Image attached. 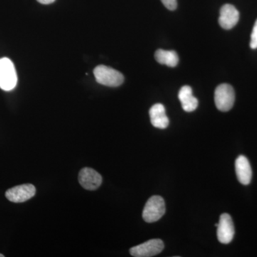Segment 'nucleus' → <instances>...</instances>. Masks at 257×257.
<instances>
[{
	"label": "nucleus",
	"mask_w": 257,
	"mask_h": 257,
	"mask_svg": "<svg viewBox=\"0 0 257 257\" xmlns=\"http://www.w3.org/2000/svg\"><path fill=\"white\" fill-rule=\"evenodd\" d=\"M18 84V74L14 64L7 57L0 59V89L13 90Z\"/></svg>",
	"instance_id": "obj_1"
},
{
	"label": "nucleus",
	"mask_w": 257,
	"mask_h": 257,
	"mask_svg": "<svg viewBox=\"0 0 257 257\" xmlns=\"http://www.w3.org/2000/svg\"><path fill=\"white\" fill-rule=\"evenodd\" d=\"M96 82L107 87H119L124 82V77L121 72L105 65H99L94 69Z\"/></svg>",
	"instance_id": "obj_2"
},
{
	"label": "nucleus",
	"mask_w": 257,
	"mask_h": 257,
	"mask_svg": "<svg viewBox=\"0 0 257 257\" xmlns=\"http://www.w3.org/2000/svg\"><path fill=\"white\" fill-rule=\"evenodd\" d=\"M166 211L165 202L160 196H152L147 201L143 212L144 220L148 223L160 220Z\"/></svg>",
	"instance_id": "obj_3"
},
{
	"label": "nucleus",
	"mask_w": 257,
	"mask_h": 257,
	"mask_svg": "<svg viewBox=\"0 0 257 257\" xmlns=\"http://www.w3.org/2000/svg\"><path fill=\"white\" fill-rule=\"evenodd\" d=\"M214 101L219 111H229L234 106L235 101L234 88L228 84L218 86L214 93Z\"/></svg>",
	"instance_id": "obj_4"
},
{
	"label": "nucleus",
	"mask_w": 257,
	"mask_h": 257,
	"mask_svg": "<svg viewBox=\"0 0 257 257\" xmlns=\"http://www.w3.org/2000/svg\"><path fill=\"white\" fill-rule=\"evenodd\" d=\"M164 248L165 244L162 240L154 239L134 246L130 248V252L135 257H151L162 252Z\"/></svg>",
	"instance_id": "obj_5"
},
{
	"label": "nucleus",
	"mask_w": 257,
	"mask_h": 257,
	"mask_svg": "<svg viewBox=\"0 0 257 257\" xmlns=\"http://www.w3.org/2000/svg\"><path fill=\"white\" fill-rule=\"evenodd\" d=\"M36 188L31 184H22L8 189L5 193L7 199L12 202H26L35 195Z\"/></svg>",
	"instance_id": "obj_6"
},
{
	"label": "nucleus",
	"mask_w": 257,
	"mask_h": 257,
	"mask_svg": "<svg viewBox=\"0 0 257 257\" xmlns=\"http://www.w3.org/2000/svg\"><path fill=\"white\" fill-rule=\"evenodd\" d=\"M218 240L222 243H229L232 241L235 234L234 223L229 214H222L219 218L217 226Z\"/></svg>",
	"instance_id": "obj_7"
},
{
	"label": "nucleus",
	"mask_w": 257,
	"mask_h": 257,
	"mask_svg": "<svg viewBox=\"0 0 257 257\" xmlns=\"http://www.w3.org/2000/svg\"><path fill=\"white\" fill-rule=\"evenodd\" d=\"M239 20V11L233 5L226 4L221 8L219 23L224 30H231L234 28Z\"/></svg>",
	"instance_id": "obj_8"
},
{
	"label": "nucleus",
	"mask_w": 257,
	"mask_h": 257,
	"mask_svg": "<svg viewBox=\"0 0 257 257\" xmlns=\"http://www.w3.org/2000/svg\"><path fill=\"white\" fill-rule=\"evenodd\" d=\"M79 182L83 188L87 190H95L100 187L102 178L101 176L91 168H84L79 174Z\"/></svg>",
	"instance_id": "obj_9"
},
{
	"label": "nucleus",
	"mask_w": 257,
	"mask_h": 257,
	"mask_svg": "<svg viewBox=\"0 0 257 257\" xmlns=\"http://www.w3.org/2000/svg\"><path fill=\"white\" fill-rule=\"evenodd\" d=\"M235 170L236 177L240 183L248 185L252 178V170L251 165L246 157L239 156L235 162Z\"/></svg>",
	"instance_id": "obj_10"
},
{
	"label": "nucleus",
	"mask_w": 257,
	"mask_h": 257,
	"mask_svg": "<svg viewBox=\"0 0 257 257\" xmlns=\"http://www.w3.org/2000/svg\"><path fill=\"white\" fill-rule=\"evenodd\" d=\"M152 124L158 128H166L170 124V120L166 114L165 106L156 104L152 106L150 110Z\"/></svg>",
	"instance_id": "obj_11"
},
{
	"label": "nucleus",
	"mask_w": 257,
	"mask_h": 257,
	"mask_svg": "<svg viewBox=\"0 0 257 257\" xmlns=\"http://www.w3.org/2000/svg\"><path fill=\"white\" fill-rule=\"evenodd\" d=\"M179 99L182 104V109L187 112H192L197 109L199 101L193 96L192 89L189 86H184L179 92Z\"/></svg>",
	"instance_id": "obj_12"
},
{
	"label": "nucleus",
	"mask_w": 257,
	"mask_h": 257,
	"mask_svg": "<svg viewBox=\"0 0 257 257\" xmlns=\"http://www.w3.org/2000/svg\"><path fill=\"white\" fill-rule=\"evenodd\" d=\"M155 60L160 64L175 67L178 64L179 57L175 51L158 50L155 52Z\"/></svg>",
	"instance_id": "obj_13"
},
{
	"label": "nucleus",
	"mask_w": 257,
	"mask_h": 257,
	"mask_svg": "<svg viewBox=\"0 0 257 257\" xmlns=\"http://www.w3.org/2000/svg\"><path fill=\"white\" fill-rule=\"evenodd\" d=\"M250 47H251L252 50H256V49H257V20L256 22H255L252 32H251Z\"/></svg>",
	"instance_id": "obj_14"
},
{
	"label": "nucleus",
	"mask_w": 257,
	"mask_h": 257,
	"mask_svg": "<svg viewBox=\"0 0 257 257\" xmlns=\"http://www.w3.org/2000/svg\"><path fill=\"white\" fill-rule=\"evenodd\" d=\"M163 5H165L167 9L170 10H175L177 9V0H161Z\"/></svg>",
	"instance_id": "obj_15"
},
{
	"label": "nucleus",
	"mask_w": 257,
	"mask_h": 257,
	"mask_svg": "<svg viewBox=\"0 0 257 257\" xmlns=\"http://www.w3.org/2000/svg\"><path fill=\"white\" fill-rule=\"evenodd\" d=\"M39 3H41V4L43 5H50L53 3L55 0H37Z\"/></svg>",
	"instance_id": "obj_16"
},
{
	"label": "nucleus",
	"mask_w": 257,
	"mask_h": 257,
	"mask_svg": "<svg viewBox=\"0 0 257 257\" xmlns=\"http://www.w3.org/2000/svg\"><path fill=\"white\" fill-rule=\"evenodd\" d=\"M0 257H5V255L2 254V253H0Z\"/></svg>",
	"instance_id": "obj_17"
}]
</instances>
